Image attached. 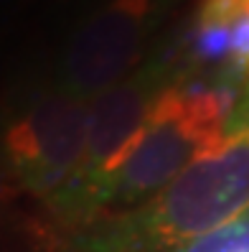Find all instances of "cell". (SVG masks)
<instances>
[{
  "mask_svg": "<svg viewBox=\"0 0 249 252\" xmlns=\"http://www.w3.org/2000/svg\"><path fill=\"white\" fill-rule=\"evenodd\" d=\"M249 214V82L224 135L133 212L74 234L77 252H175Z\"/></svg>",
  "mask_w": 249,
  "mask_h": 252,
  "instance_id": "6da1fadb",
  "label": "cell"
},
{
  "mask_svg": "<svg viewBox=\"0 0 249 252\" xmlns=\"http://www.w3.org/2000/svg\"><path fill=\"white\" fill-rule=\"evenodd\" d=\"M166 0H107L69 36L58 59L56 84L82 99H94L142 64Z\"/></svg>",
  "mask_w": 249,
  "mask_h": 252,
  "instance_id": "5b68a950",
  "label": "cell"
},
{
  "mask_svg": "<svg viewBox=\"0 0 249 252\" xmlns=\"http://www.w3.org/2000/svg\"><path fill=\"white\" fill-rule=\"evenodd\" d=\"M239 92L221 79H194L183 69L175 71L117 176L105 217L142 206L206 153L224 135Z\"/></svg>",
  "mask_w": 249,
  "mask_h": 252,
  "instance_id": "7a4b0ae2",
  "label": "cell"
},
{
  "mask_svg": "<svg viewBox=\"0 0 249 252\" xmlns=\"http://www.w3.org/2000/svg\"><path fill=\"white\" fill-rule=\"evenodd\" d=\"M89 99L56 82L8 105L0 120V186L49 204L77 173L86 145Z\"/></svg>",
  "mask_w": 249,
  "mask_h": 252,
  "instance_id": "277c9868",
  "label": "cell"
},
{
  "mask_svg": "<svg viewBox=\"0 0 249 252\" xmlns=\"http://www.w3.org/2000/svg\"><path fill=\"white\" fill-rule=\"evenodd\" d=\"M170 62L142 64L120 84L89 99L86 145L71 181L46 204L56 224L82 232L105 217L110 191L140 140L158 94L175 77Z\"/></svg>",
  "mask_w": 249,
  "mask_h": 252,
  "instance_id": "3957f363",
  "label": "cell"
},
{
  "mask_svg": "<svg viewBox=\"0 0 249 252\" xmlns=\"http://www.w3.org/2000/svg\"><path fill=\"white\" fill-rule=\"evenodd\" d=\"M175 252H249V214L201 240L183 245Z\"/></svg>",
  "mask_w": 249,
  "mask_h": 252,
  "instance_id": "8992f818",
  "label": "cell"
}]
</instances>
